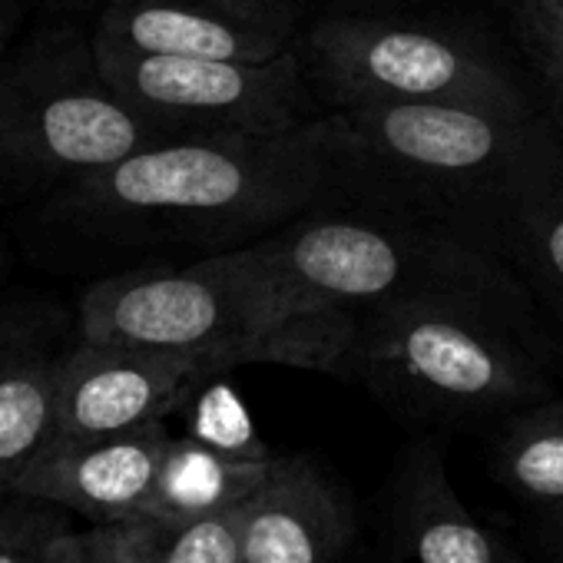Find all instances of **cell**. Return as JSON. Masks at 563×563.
Here are the masks:
<instances>
[{
  "instance_id": "6da1fadb",
  "label": "cell",
  "mask_w": 563,
  "mask_h": 563,
  "mask_svg": "<svg viewBox=\"0 0 563 563\" xmlns=\"http://www.w3.org/2000/svg\"><path fill=\"white\" fill-rule=\"evenodd\" d=\"M345 186L322 123L286 133H179L67 179L57 216L120 242H222L296 222Z\"/></svg>"
},
{
  "instance_id": "7a4b0ae2",
  "label": "cell",
  "mask_w": 563,
  "mask_h": 563,
  "mask_svg": "<svg viewBox=\"0 0 563 563\" xmlns=\"http://www.w3.org/2000/svg\"><path fill=\"white\" fill-rule=\"evenodd\" d=\"M80 339L192 355L216 375L289 365L349 378L358 319L309 306L255 242L192 265L93 282L80 299Z\"/></svg>"
},
{
  "instance_id": "3957f363",
  "label": "cell",
  "mask_w": 563,
  "mask_h": 563,
  "mask_svg": "<svg viewBox=\"0 0 563 563\" xmlns=\"http://www.w3.org/2000/svg\"><path fill=\"white\" fill-rule=\"evenodd\" d=\"M345 186L500 235L537 189L563 176V143L533 110L375 103L319 117Z\"/></svg>"
},
{
  "instance_id": "277c9868",
  "label": "cell",
  "mask_w": 563,
  "mask_h": 563,
  "mask_svg": "<svg viewBox=\"0 0 563 563\" xmlns=\"http://www.w3.org/2000/svg\"><path fill=\"white\" fill-rule=\"evenodd\" d=\"M262 252L316 309L355 319L405 302H474L520 316L514 275L461 232L385 212H322L265 235Z\"/></svg>"
},
{
  "instance_id": "5b68a950",
  "label": "cell",
  "mask_w": 563,
  "mask_h": 563,
  "mask_svg": "<svg viewBox=\"0 0 563 563\" xmlns=\"http://www.w3.org/2000/svg\"><path fill=\"white\" fill-rule=\"evenodd\" d=\"M520 316L474 302H405L358 319L349 378L405 415L477 421L550 398Z\"/></svg>"
},
{
  "instance_id": "8992f818",
  "label": "cell",
  "mask_w": 563,
  "mask_h": 563,
  "mask_svg": "<svg viewBox=\"0 0 563 563\" xmlns=\"http://www.w3.org/2000/svg\"><path fill=\"white\" fill-rule=\"evenodd\" d=\"M57 8L0 60V176L18 183H67L179 136L110 87L93 27Z\"/></svg>"
},
{
  "instance_id": "52a82bcc",
  "label": "cell",
  "mask_w": 563,
  "mask_h": 563,
  "mask_svg": "<svg viewBox=\"0 0 563 563\" xmlns=\"http://www.w3.org/2000/svg\"><path fill=\"white\" fill-rule=\"evenodd\" d=\"M319 87L345 107L464 103L507 113L533 110L520 84L471 41L424 24L335 18L309 34Z\"/></svg>"
},
{
  "instance_id": "ba28073f",
  "label": "cell",
  "mask_w": 563,
  "mask_h": 563,
  "mask_svg": "<svg viewBox=\"0 0 563 563\" xmlns=\"http://www.w3.org/2000/svg\"><path fill=\"white\" fill-rule=\"evenodd\" d=\"M93 47L110 87L173 133H286L309 123L302 57L292 47L258 64Z\"/></svg>"
},
{
  "instance_id": "9c48e42d",
  "label": "cell",
  "mask_w": 563,
  "mask_h": 563,
  "mask_svg": "<svg viewBox=\"0 0 563 563\" xmlns=\"http://www.w3.org/2000/svg\"><path fill=\"white\" fill-rule=\"evenodd\" d=\"M212 375L192 355L80 339L60 352L57 438H107L166 421Z\"/></svg>"
},
{
  "instance_id": "30bf717a",
  "label": "cell",
  "mask_w": 563,
  "mask_h": 563,
  "mask_svg": "<svg viewBox=\"0 0 563 563\" xmlns=\"http://www.w3.org/2000/svg\"><path fill=\"white\" fill-rule=\"evenodd\" d=\"M173 434L150 421L107 438H54L11 494L57 504L93 527L143 517Z\"/></svg>"
},
{
  "instance_id": "8fae6325",
  "label": "cell",
  "mask_w": 563,
  "mask_h": 563,
  "mask_svg": "<svg viewBox=\"0 0 563 563\" xmlns=\"http://www.w3.org/2000/svg\"><path fill=\"white\" fill-rule=\"evenodd\" d=\"M342 487L309 457H278L262 490L239 510L242 563H342L352 543Z\"/></svg>"
},
{
  "instance_id": "7c38bea8",
  "label": "cell",
  "mask_w": 563,
  "mask_h": 563,
  "mask_svg": "<svg viewBox=\"0 0 563 563\" xmlns=\"http://www.w3.org/2000/svg\"><path fill=\"white\" fill-rule=\"evenodd\" d=\"M93 41L156 57L245 64L272 60L292 47V34L242 24L186 0H107L93 21Z\"/></svg>"
},
{
  "instance_id": "4fadbf2b",
  "label": "cell",
  "mask_w": 563,
  "mask_h": 563,
  "mask_svg": "<svg viewBox=\"0 0 563 563\" xmlns=\"http://www.w3.org/2000/svg\"><path fill=\"white\" fill-rule=\"evenodd\" d=\"M391 514L411 563H520L464 507L431 441L408 448L395 477Z\"/></svg>"
},
{
  "instance_id": "5bb4252c",
  "label": "cell",
  "mask_w": 563,
  "mask_h": 563,
  "mask_svg": "<svg viewBox=\"0 0 563 563\" xmlns=\"http://www.w3.org/2000/svg\"><path fill=\"white\" fill-rule=\"evenodd\" d=\"M278 454L268 461L225 457L189 434H173L143 517L159 523H196L242 510L268 481Z\"/></svg>"
},
{
  "instance_id": "9a60e30c",
  "label": "cell",
  "mask_w": 563,
  "mask_h": 563,
  "mask_svg": "<svg viewBox=\"0 0 563 563\" xmlns=\"http://www.w3.org/2000/svg\"><path fill=\"white\" fill-rule=\"evenodd\" d=\"M87 533L100 563H242L239 510L196 523L133 517L100 527L90 523Z\"/></svg>"
},
{
  "instance_id": "2e32d148",
  "label": "cell",
  "mask_w": 563,
  "mask_h": 563,
  "mask_svg": "<svg viewBox=\"0 0 563 563\" xmlns=\"http://www.w3.org/2000/svg\"><path fill=\"white\" fill-rule=\"evenodd\" d=\"M60 355H37L0 375V497L57 438Z\"/></svg>"
},
{
  "instance_id": "e0dca14e",
  "label": "cell",
  "mask_w": 563,
  "mask_h": 563,
  "mask_svg": "<svg viewBox=\"0 0 563 563\" xmlns=\"http://www.w3.org/2000/svg\"><path fill=\"white\" fill-rule=\"evenodd\" d=\"M497 477L540 507H563V401H537L507 415L494 444Z\"/></svg>"
},
{
  "instance_id": "ac0fdd59",
  "label": "cell",
  "mask_w": 563,
  "mask_h": 563,
  "mask_svg": "<svg viewBox=\"0 0 563 563\" xmlns=\"http://www.w3.org/2000/svg\"><path fill=\"white\" fill-rule=\"evenodd\" d=\"M497 239L563 322V176L520 202Z\"/></svg>"
},
{
  "instance_id": "d6986e66",
  "label": "cell",
  "mask_w": 563,
  "mask_h": 563,
  "mask_svg": "<svg viewBox=\"0 0 563 563\" xmlns=\"http://www.w3.org/2000/svg\"><path fill=\"white\" fill-rule=\"evenodd\" d=\"M186 405H189V431L186 434L196 438L199 444H206L225 457H239V461L275 457V451L255 431L242 398L232 391V385L219 382L216 375L206 378L189 395Z\"/></svg>"
},
{
  "instance_id": "ffe728a7",
  "label": "cell",
  "mask_w": 563,
  "mask_h": 563,
  "mask_svg": "<svg viewBox=\"0 0 563 563\" xmlns=\"http://www.w3.org/2000/svg\"><path fill=\"white\" fill-rule=\"evenodd\" d=\"M70 527L67 510L47 500L0 497V563H47L54 537Z\"/></svg>"
},
{
  "instance_id": "44dd1931",
  "label": "cell",
  "mask_w": 563,
  "mask_h": 563,
  "mask_svg": "<svg viewBox=\"0 0 563 563\" xmlns=\"http://www.w3.org/2000/svg\"><path fill=\"white\" fill-rule=\"evenodd\" d=\"M514 27L563 126V8L547 0H514Z\"/></svg>"
},
{
  "instance_id": "7402d4cb",
  "label": "cell",
  "mask_w": 563,
  "mask_h": 563,
  "mask_svg": "<svg viewBox=\"0 0 563 563\" xmlns=\"http://www.w3.org/2000/svg\"><path fill=\"white\" fill-rule=\"evenodd\" d=\"M60 319L57 306L41 299L0 306V375L37 355H51L47 345L54 342Z\"/></svg>"
},
{
  "instance_id": "603a6c76",
  "label": "cell",
  "mask_w": 563,
  "mask_h": 563,
  "mask_svg": "<svg viewBox=\"0 0 563 563\" xmlns=\"http://www.w3.org/2000/svg\"><path fill=\"white\" fill-rule=\"evenodd\" d=\"M186 4H199V8L219 11L225 18H235L242 24L268 27L278 34H292V27H296L292 0H186Z\"/></svg>"
},
{
  "instance_id": "cb8c5ba5",
  "label": "cell",
  "mask_w": 563,
  "mask_h": 563,
  "mask_svg": "<svg viewBox=\"0 0 563 563\" xmlns=\"http://www.w3.org/2000/svg\"><path fill=\"white\" fill-rule=\"evenodd\" d=\"M51 8H57L54 0H0V60L8 57V51L27 34V27Z\"/></svg>"
},
{
  "instance_id": "d4e9b609",
  "label": "cell",
  "mask_w": 563,
  "mask_h": 563,
  "mask_svg": "<svg viewBox=\"0 0 563 563\" xmlns=\"http://www.w3.org/2000/svg\"><path fill=\"white\" fill-rule=\"evenodd\" d=\"M47 563H100L97 553H93V543H90V533L84 530H74V527H64L54 543H51V553H47Z\"/></svg>"
},
{
  "instance_id": "484cf974",
  "label": "cell",
  "mask_w": 563,
  "mask_h": 563,
  "mask_svg": "<svg viewBox=\"0 0 563 563\" xmlns=\"http://www.w3.org/2000/svg\"><path fill=\"white\" fill-rule=\"evenodd\" d=\"M547 514H550V533H553V543H556V550L563 553V507H550Z\"/></svg>"
},
{
  "instance_id": "4316f807",
  "label": "cell",
  "mask_w": 563,
  "mask_h": 563,
  "mask_svg": "<svg viewBox=\"0 0 563 563\" xmlns=\"http://www.w3.org/2000/svg\"><path fill=\"white\" fill-rule=\"evenodd\" d=\"M0 262H4V242H0Z\"/></svg>"
},
{
  "instance_id": "83f0119b",
  "label": "cell",
  "mask_w": 563,
  "mask_h": 563,
  "mask_svg": "<svg viewBox=\"0 0 563 563\" xmlns=\"http://www.w3.org/2000/svg\"><path fill=\"white\" fill-rule=\"evenodd\" d=\"M547 4H560L563 8V0H547Z\"/></svg>"
}]
</instances>
